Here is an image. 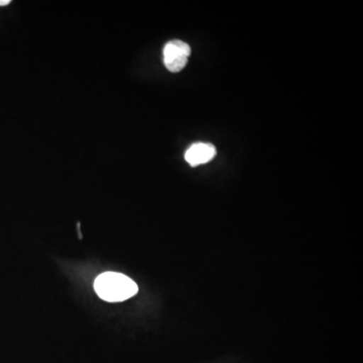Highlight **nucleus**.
<instances>
[{"mask_svg":"<svg viewBox=\"0 0 363 363\" xmlns=\"http://www.w3.org/2000/svg\"><path fill=\"white\" fill-rule=\"evenodd\" d=\"M11 4V0H0V6H9Z\"/></svg>","mask_w":363,"mask_h":363,"instance_id":"4","label":"nucleus"},{"mask_svg":"<svg viewBox=\"0 0 363 363\" xmlns=\"http://www.w3.org/2000/svg\"><path fill=\"white\" fill-rule=\"evenodd\" d=\"M95 292L106 302H123L138 292L135 281L123 274L106 272L100 274L94 283Z\"/></svg>","mask_w":363,"mask_h":363,"instance_id":"1","label":"nucleus"},{"mask_svg":"<svg viewBox=\"0 0 363 363\" xmlns=\"http://www.w3.org/2000/svg\"><path fill=\"white\" fill-rule=\"evenodd\" d=\"M191 56V48L183 40H171L164 48V63L169 72L178 73L185 68Z\"/></svg>","mask_w":363,"mask_h":363,"instance_id":"2","label":"nucleus"},{"mask_svg":"<svg viewBox=\"0 0 363 363\" xmlns=\"http://www.w3.org/2000/svg\"><path fill=\"white\" fill-rule=\"evenodd\" d=\"M215 156H216V147L213 145L197 143L189 147L185 154V160L191 167H197L211 161Z\"/></svg>","mask_w":363,"mask_h":363,"instance_id":"3","label":"nucleus"}]
</instances>
